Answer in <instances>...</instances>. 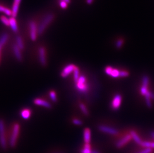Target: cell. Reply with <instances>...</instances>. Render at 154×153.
Returning a JSON list of instances; mask_svg holds the SVG:
<instances>
[{"label":"cell","mask_w":154,"mask_h":153,"mask_svg":"<svg viewBox=\"0 0 154 153\" xmlns=\"http://www.w3.org/2000/svg\"><path fill=\"white\" fill-rule=\"evenodd\" d=\"M8 38V34L7 33H4L0 37V54H1V50L2 49V47L6 44Z\"/></svg>","instance_id":"cell-17"},{"label":"cell","mask_w":154,"mask_h":153,"mask_svg":"<svg viewBox=\"0 0 154 153\" xmlns=\"http://www.w3.org/2000/svg\"><path fill=\"white\" fill-rule=\"evenodd\" d=\"M12 132L10 139V145L12 148H14L17 144V140L20 132V124L18 122H15L13 124L12 126Z\"/></svg>","instance_id":"cell-1"},{"label":"cell","mask_w":154,"mask_h":153,"mask_svg":"<svg viewBox=\"0 0 154 153\" xmlns=\"http://www.w3.org/2000/svg\"><path fill=\"white\" fill-rule=\"evenodd\" d=\"M54 16L52 13H49L45 17L38 27V35H41L44 33L47 27L54 20Z\"/></svg>","instance_id":"cell-2"},{"label":"cell","mask_w":154,"mask_h":153,"mask_svg":"<svg viewBox=\"0 0 154 153\" xmlns=\"http://www.w3.org/2000/svg\"><path fill=\"white\" fill-rule=\"evenodd\" d=\"M76 88L81 93H86L89 89L86 79L84 76H81L78 80L76 82Z\"/></svg>","instance_id":"cell-3"},{"label":"cell","mask_w":154,"mask_h":153,"mask_svg":"<svg viewBox=\"0 0 154 153\" xmlns=\"http://www.w3.org/2000/svg\"><path fill=\"white\" fill-rule=\"evenodd\" d=\"M93 1H94V0H86V3L88 5H91L93 2Z\"/></svg>","instance_id":"cell-38"},{"label":"cell","mask_w":154,"mask_h":153,"mask_svg":"<svg viewBox=\"0 0 154 153\" xmlns=\"http://www.w3.org/2000/svg\"><path fill=\"white\" fill-rule=\"evenodd\" d=\"M10 20V27L12 28V30L14 32L17 33L18 31V24H17V20L16 19V18L12 17L9 18Z\"/></svg>","instance_id":"cell-15"},{"label":"cell","mask_w":154,"mask_h":153,"mask_svg":"<svg viewBox=\"0 0 154 153\" xmlns=\"http://www.w3.org/2000/svg\"><path fill=\"white\" fill-rule=\"evenodd\" d=\"M34 104L38 106L44 107L45 108H52V105L50 104V102H47V100H45L44 98H35L33 100Z\"/></svg>","instance_id":"cell-8"},{"label":"cell","mask_w":154,"mask_h":153,"mask_svg":"<svg viewBox=\"0 0 154 153\" xmlns=\"http://www.w3.org/2000/svg\"><path fill=\"white\" fill-rule=\"evenodd\" d=\"M0 20L3 23L4 25H5L7 27L10 26V20L9 18H8L5 15H1L0 17Z\"/></svg>","instance_id":"cell-23"},{"label":"cell","mask_w":154,"mask_h":153,"mask_svg":"<svg viewBox=\"0 0 154 153\" xmlns=\"http://www.w3.org/2000/svg\"><path fill=\"white\" fill-rule=\"evenodd\" d=\"M32 110L30 108H25L20 111V115L24 119H28L32 115Z\"/></svg>","instance_id":"cell-14"},{"label":"cell","mask_w":154,"mask_h":153,"mask_svg":"<svg viewBox=\"0 0 154 153\" xmlns=\"http://www.w3.org/2000/svg\"><path fill=\"white\" fill-rule=\"evenodd\" d=\"M112 69V67L108 66L105 69V72L107 74V75H110Z\"/></svg>","instance_id":"cell-34"},{"label":"cell","mask_w":154,"mask_h":153,"mask_svg":"<svg viewBox=\"0 0 154 153\" xmlns=\"http://www.w3.org/2000/svg\"><path fill=\"white\" fill-rule=\"evenodd\" d=\"M152 152V149L151 148H146L145 150H143L139 153H151Z\"/></svg>","instance_id":"cell-36"},{"label":"cell","mask_w":154,"mask_h":153,"mask_svg":"<svg viewBox=\"0 0 154 153\" xmlns=\"http://www.w3.org/2000/svg\"><path fill=\"white\" fill-rule=\"evenodd\" d=\"M91 153H101L100 152L96 151V150H92Z\"/></svg>","instance_id":"cell-40"},{"label":"cell","mask_w":154,"mask_h":153,"mask_svg":"<svg viewBox=\"0 0 154 153\" xmlns=\"http://www.w3.org/2000/svg\"><path fill=\"white\" fill-rule=\"evenodd\" d=\"M6 136L5 123L3 119H0V144L3 149H7V147Z\"/></svg>","instance_id":"cell-4"},{"label":"cell","mask_w":154,"mask_h":153,"mask_svg":"<svg viewBox=\"0 0 154 153\" xmlns=\"http://www.w3.org/2000/svg\"><path fill=\"white\" fill-rule=\"evenodd\" d=\"M39 58L42 66L43 67L47 66V50L45 47L42 46H40L39 49Z\"/></svg>","instance_id":"cell-5"},{"label":"cell","mask_w":154,"mask_h":153,"mask_svg":"<svg viewBox=\"0 0 154 153\" xmlns=\"http://www.w3.org/2000/svg\"><path fill=\"white\" fill-rule=\"evenodd\" d=\"M141 145L144 147H146L147 148H154V142H142L141 144Z\"/></svg>","instance_id":"cell-27"},{"label":"cell","mask_w":154,"mask_h":153,"mask_svg":"<svg viewBox=\"0 0 154 153\" xmlns=\"http://www.w3.org/2000/svg\"><path fill=\"white\" fill-rule=\"evenodd\" d=\"M145 98H146V103L148 107H152V103H151V100H150V97L149 95V91L145 95Z\"/></svg>","instance_id":"cell-30"},{"label":"cell","mask_w":154,"mask_h":153,"mask_svg":"<svg viewBox=\"0 0 154 153\" xmlns=\"http://www.w3.org/2000/svg\"><path fill=\"white\" fill-rule=\"evenodd\" d=\"M151 135H152V136L153 137V138H154V131L151 132Z\"/></svg>","instance_id":"cell-41"},{"label":"cell","mask_w":154,"mask_h":153,"mask_svg":"<svg viewBox=\"0 0 154 153\" xmlns=\"http://www.w3.org/2000/svg\"><path fill=\"white\" fill-rule=\"evenodd\" d=\"M49 95L52 102H57V93L54 90H50L49 92Z\"/></svg>","instance_id":"cell-22"},{"label":"cell","mask_w":154,"mask_h":153,"mask_svg":"<svg viewBox=\"0 0 154 153\" xmlns=\"http://www.w3.org/2000/svg\"><path fill=\"white\" fill-rule=\"evenodd\" d=\"M72 122L73 124H74V125H78V126L82 125V124H83V122L81 120L76 118H72Z\"/></svg>","instance_id":"cell-29"},{"label":"cell","mask_w":154,"mask_h":153,"mask_svg":"<svg viewBox=\"0 0 154 153\" xmlns=\"http://www.w3.org/2000/svg\"><path fill=\"white\" fill-rule=\"evenodd\" d=\"M130 135L132 137V138L134 139V141L136 142V143L138 144H140L141 145V144L142 143V140H141V139L140 138L139 136L137 134V133L134 131H131L130 132Z\"/></svg>","instance_id":"cell-18"},{"label":"cell","mask_w":154,"mask_h":153,"mask_svg":"<svg viewBox=\"0 0 154 153\" xmlns=\"http://www.w3.org/2000/svg\"><path fill=\"white\" fill-rule=\"evenodd\" d=\"M99 130H100L101 131L104 132L105 133H109L112 135H115L118 133L117 130L114 129V128H111L110 127L106 126H103V125H100L99 126Z\"/></svg>","instance_id":"cell-12"},{"label":"cell","mask_w":154,"mask_h":153,"mask_svg":"<svg viewBox=\"0 0 154 153\" xmlns=\"http://www.w3.org/2000/svg\"><path fill=\"white\" fill-rule=\"evenodd\" d=\"M119 75H120V71L119 70L113 68L109 76H110L113 78H117V77H119Z\"/></svg>","instance_id":"cell-26"},{"label":"cell","mask_w":154,"mask_h":153,"mask_svg":"<svg viewBox=\"0 0 154 153\" xmlns=\"http://www.w3.org/2000/svg\"><path fill=\"white\" fill-rule=\"evenodd\" d=\"M132 137L130 134H128L126 135L125 136L122 138L121 140H119L116 144V146L118 148H122L124 145L126 144L131 139Z\"/></svg>","instance_id":"cell-11"},{"label":"cell","mask_w":154,"mask_h":153,"mask_svg":"<svg viewBox=\"0 0 154 153\" xmlns=\"http://www.w3.org/2000/svg\"><path fill=\"white\" fill-rule=\"evenodd\" d=\"M73 79L75 83L77 82L80 77V72L79 69L78 67L76 66V68L74 70L73 72Z\"/></svg>","instance_id":"cell-21"},{"label":"cell","mask_w":154,"mask_h":153,"mask_svg":"<svg viewBox=\"0 0 154 153\" xmlns=\"http://www.w3.org/2000/svg\"><path fill=\"white\" fill-rule=\"evenodd\" d=\"M149 83V78L147 76H145L143 78V86L142 87L147 88L148 85Z\"/></svg>","instance_id":"cell-28"},{"label":"cell","mask_w":154,"mask_h":153,"mask_svg":"<svg viewBox=\"0 0 154 153\" xmlns=\"http://www.w3.org/2000/svg\"><path fill=\"white\" fill-rule=\"evenodd\" d=\"M59 6L62 9H66L68 7V3L64 1H60Z\"/></svg>","instance_id":"cell-31"},{"label":"cell","mask_w":154,"mask_h":153,"mask_svg":"<svg viewBox=\"0 0 154 153\" xmlns=\"http://www.w3.org/2000/svg\"><path fill=\"white\" fill-rule=\"evenodd\" d=\"M30 28V35L32 41L37 40V36L38 35V27H37L36 23L34 21H31L29 23Z\"/></svg>","instance_id":"cell-6"},{"label":"cell","mask_w":154,"mask_h":153,"mask_svg":"<svg viewBox=\"0 0 154 153\" xmlns=\"http://www.w3.org/2000/svg\"><path fill=\"white\" fill-rule=\"evenodd\" d=\"M79 107L81 108V110L82 111L84 114L86 116L88 115L89 112H88V110H87L85 105L83 103L80 102L79 103Z\"/></svg>","instance_id":"cell-25"},{"label":"cell","mask_w":154,"mask_h":153,"mask_svg":"<svg viewBox=\"0 0 154 153\" xmlns=\"http://www.w3.org/2000/svg\"><path fill=\"white\" fill-rule=\"evenodd\" d=\"M91 152L90 144H85L83 148L81 150V153H91Z\"/></svg>","instance_id":"cell-24"},{"label":"cell","mask_w":154,"mask_h":153,"mask_svg":"<svg viewBox=\"0 0 154 153\" xmlns=\"http://www.w3.org/2000/svg\"><path fill=\"white\" fill-rule=\"evenodd\" d=\"M123 44V40H122V39H119L116 42V46L117 48H120L122 46Z\"/></svg>","instance_id":"cell-32"},{"label":"cell","mask_w":154,"mask_h":153,"mask_svg":"<svg viewBox=\"0 0 154 153\" xmlns=\"http://www.w3.org/2000/svg\"><path fill=\"white\" fill-rule=\"evenodd\" d=\"M148 92V91L147 90V88H145V87H142L141 88V93H142V95H145Z\"/></svg>","instance_id":"cell-35"},{"label":"cell","mask_w":154,"mask_h":153,"mask_svg":"<svg viewBox=\"0 0 154 153\" xmlns=\"http://www.w3.org/2000/svg\"><path fill=\"white\" fill-rule=\"evenodd\" d=\"M16 44L20 48V50H24L25 48L24 41L22 37L20 36H18L16 37Z\"/></svg>","instance_id":"cell-19"},{"label":"cell","mask_w":154,"mask_h":153,"mask_svg":"<svg viewBox=\"0 0 154 153\" xmlns=\"http://www.w3.org/2000/svg\"><path fill=\"white\" fill-rule=\"evenodd\" d=\"M76 65H74L73 64H70L67 65L62 69V71L60 73V76L63 78H66L71 74L73 72L74 70L76 68Z\"/></svg>","instance_id":"cell-7"},{"label":"cell","mask_w":154,"mask_h":153,"mask_svg":"<svg viewBox=\"0 0 154 153\" xmlns=\"http://www.w3.org/2000/svg\"><path fill=\"white\" fill-rule=\"evenodd\" d=\"M0 12H2L5 13L7 16L12 15V10L10 9L4 7L3 6L0 5Z\"/></svg>","instance_id":"cell-20"},{"label":"cell","mask_w":154,"mask_h":153,"mask_svg":"<svg viewBox=\"0 0 154 153\" xmlns=\"http://www.w3.org/2000/svg\"><path fill=\"white\" fill-rule=\"evenodd\" d=\"M121 100L122 97L120 95L117 94L115 95L111 103V107L113 109L117 110L119 108L121 103Z\"/></svg>","instance_id":"cell-9"},{"label":"cell","mask_w":154,"mask_h":153,"mask_svg":"<svg viewBox=\"0 0 154 153\" xmlns=\"http://www.w3.org/2000/svg\"><path fill=\"white\" fill-rule=\"evenodd\" d=\"M21 1L22 0H13V7L12 8V17H14V18L17 17L18 13L19 6H20Z\"/></svg>","instance_id":"cell-13"},{"label":"cell","mask_w":154,"mask_h":153,"mask_svg":"<svg viewBox=\"0 0 154 153\" xmlns=\"http://www.w3.org/2000/svg\"><path fill=\"white\" fill-rule=\"evenodd\" d=\"M149 96L150 97V98H152L153 100H154V93L150 92V94H149Z\"/></svg>","instance_id":"cell-37"},{"label":"cell","mask_w":154,"mask_h":153,"mask_svg":"<svg viewBox=\"0 0 154 153\" xmlns=\"http://www.w3.org/2000/svg\"><path fill=\"white\" fill-rule=\"evenodd\" d=\"M129 76V73L127 72L122 71H120V75L119 76L120 77H126Z\"/></svg>","instance_id":"cell-33"},{"label":"cell","mask_w":154,"mask_h":153,"mask_svg":"<svg viewBox=\"0 0 154 153\" xmlns=\"http://www.w3.org/2000/svg\"><path fill=\"white\" fill-rule=\"evenodd\" d=\"M60 1H64V2H66L67 3H69L71 2V0H59Z\"/></svg>","instance_id":"cell-39"},{"label":"cell","mask_w":154,"mask_h":153,"mask_svg":"<svg viewBox=\"0 0 154 153\" xmlns=\"http://www.w3.org/2000/svg\"><path fill=\"white\" fill-rule=\"evenodd\" d=\"M13 50L14 55L15 56L16 58L19 62L23 61V55L22 53V50L17 46V44H14L13 47Z\"/></svg>","instance_id":"cell-10"},{"label":"cell","mask_w":154,"mask_h":153,"mask_svg":"<svg viewBox=\"0 0 154 153\" xmlns=\"http://www.w3.org/2000/svg\"><path fill=\"white\" fill-rule=\"evenodd\" d=\"M84 140L85 144H89L91 140V131L90 129L85 128L84 130Z\"/></svg>","instance_id":"cell-16"}]
</instances>
